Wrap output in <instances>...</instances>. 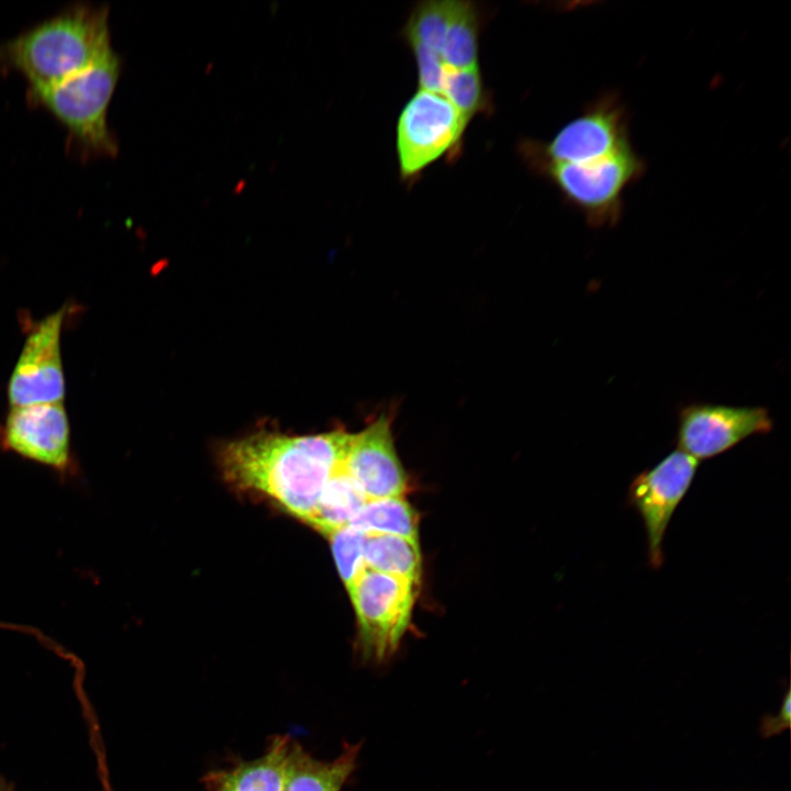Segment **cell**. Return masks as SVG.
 I'll return each instance as SVG.
<instances>
[{
    "instance_id": "obj_4",
    "label": "cell",
    "mask_w": 791,
    "mask_h": 791,
    "mask_svg": "<svg viewBox=\"0 0 791 791\" xmlns=\"http://www.w3.org/2000/svg\"><path fill=\"white\" fill-rule=\"evenodd\" d=\"M535 166L550 179L564 199L581 212L591 229H610L620 222L626 189L646 171L644 158L633 146L589 163Z\"/></svg>"
},
{
    "instance_id": "obj_6",
    "label": "cell",
    "mask_w": 791,
    "mask_h": 791,
    "mask_svg": "<svg viewBox=\"0 0 791 791\" xmlns=\"http://www.w3.org/2000/svg\"><path fill=\"white\" fill-rule=\"evenodd\" d=\"M0 449L49 469L62 482L79 475L63 402L11 406L0 424Z\"/></svg>"
},
{
    "instance_id": "obj_18",
    "label": "cell",
    "mask_w": 791,
    "mask_h": 791,
    "mask_svg": "<svg viewBox=\"0 0 791 791\" xmlns=\"http://www.w3.org/2000/svg\"><path fill=\"white\" fill-rule=\"evenodd\" d=\"M478 15L471 2L456 1L442 48L445 66L464 69L477 66Z\"/></svg>"
},
{
    "instance_id": "obj_22",
    "label": "cell",
    "mask_w": 791,
    "mask_h": 791,
    "mask_svg": "<svg viewBox=\"0 0 791 791\" xmlns=\"http://www.w3.org/2000/svg\"><path fill=\"white\" fill-rule=\"evenodd\" d=\"M411 47L416 59L421 89L441 93L445 71V65L442 57L423 46L411 45Z\"/></svg>"
},
{
    "instance_id": "obj_11",
    "label": "cell",
    "mask_w": 791,
    "mask_h": 791,
    "mask_svg": "<svg viewBox=\"0 0 791 791\" xmlns=\"http://www.w3.org/2000/svg\"><path fill=\"white\" fill-rule=\"evenodd\" d=\"M65 317L63 307L31 326L8 382L11 406L63 402L60 337Z\"/></svg>"
},
{
    "instance_id": "obj_8",
    "label": "cell",
    "mask_w": 791,
    "mask_h": 791,
    "mask_svg": "<svg viewBox=\"0 0 791 791\" xmlns=\"http://www.w3.org/2000/svg\"><path fill=\"white\" fill-rule=\"evenodd\" d=\"M773 424L766 406L693 401L678 409L676 445L700 461L724 454L748 437L770 433Z\"/></svg>"
},
{
    "instance_id": "obj_2",
    "label": "cell",
    "mask_w": 791,
    "mask_h": 791,
    "mask_svg": "<svg viewBox=\"0 0 791 791\" xmlns=\"http://www.w3.org/2000/svg\"><path fill=\"white\" fill-rule=\"evenodd\" d=\"M112 51L109 9L77 3L0 44V71L15 70L30 88L62 81Z\"/></svg>"
},
{
    "instance_id": "obj_16",
    "label": "cell",
    "mask_w": 791,
    "mask_h": 791,
    "mask_svg": "<svg viewBox=\"0 0 791 791\" xmlns=\"http://www.w3.org/2000/svg\"><path fill=\"white\" fill-rule=\"evenodd\" d=\"M290 744L289 738H275L264 756L229 772L219 791H282Z\"/></svg>"
},
{
    "instance_id": "obj_15",
    "label": "cell",
    "mask_w": 791,
    "mask_h": 791,
    "mask_svg": "<svg viewBox=\"0 0 791 791\" xmlns=\"http://www.w3.org/2000/svg\"><path fill=\"white\" fill-rule=\"evenodd\" d=\"M365 567L420 583L422 555L419 539L389 534H367Z\"/></svg>"
},
{
    "instance_id": "obj_12",
    "label": "cell",
    "mask_w": 791,
    "mask_h": 791,
    "mask_svg": "<svg viewBox=\"0 0 791 791\" xmlns=\"http://www.w3.org/2000/svg\"><path fill=\"white\" fill-rule=\"evenodd\" d=\"M392 419L382 413L358 433H352L344 469L368 500L404 497L408 479L398 456Z\"/></svg>"
},
{
    "instance_id": "obj_20",
    "label": "cell",
    "mask_w": 791,
    "mask_h": 791,
    "mask_svg": "<svg viewBox=\"0 0 791 791\" xmlns=\"http://www.w3.org/2000/svg\"><path fill=\"white\" fill-rule=\"evenodd\" d=\"M441 93L467 119L481 111L484 93L478 66L464 69L445 66Z\"/></svg>"
},
{
    "instance_id": "obj_21",
    "label": "cell",
    "mask_w": 791,
    "mask_h": 791,
    "mask_svg": "<svg viewBox=\"0 0 791 791\" xmlns=\"http://www.w3.org/2000/svg\"><path fill=\"white\" fill-rule=\"evenodd\" d=\"M367 534L347 525L328 536L338 573L346 587L365 569L364 547Z\"/></svg>"
},
{
    "instance_id": "obj_17",
    "label": "cell",
    "mask_w": 791,
    "mask_h": 791,
    "mask_svg": "<svg viewBox=\"0 0 791 791\" xmlns=\"http://www.w3.org/2000/svg\"><path fill=\"white\" fill-rule=\"evenodd\" d=\"M349 525L366 534L419 539V515L404 497L367 500Z\"/></svg>"
},
{
    "instance_id": "obj_13",
    "label": "cell",
    "mask_w": 791,
    "mask_h": 791,
    "mask_svg": "<svg viewBox=\"0 0 791 791\" xmlns=\"http://www.w3.org/2000/svg\"><path fill=\"white\" fill-rule=\"evenodd\" d=\"M359 750L360 744H345L337 758L321 761L290 744L282 791H341L356 769Z\"/></svg>"
},
{
    "instance_id": "obj_23",
    "label": "cell",
    "mask_w": 791,
    "mask_h": 791,
    "mask_svg": "<svg viewBox=\"0 0 791 791\" xmlns=\"http://www.w3.org/2000/svg\"><path fill=\"white\" fill-rule=\"evenodd\" d=\"M790 725V693L787 692L786 698L778 714L764 722L762 731L766 736L780 733Z\"/></svg>"
},
{
    "instance_id": "obj_5",
    "label": "cell",
    "mask_w": 791,
    "mask_h": 791,
    "mask_svg": "<svg viewBox=\"0 0 791 791\" xmlns=\"http://www.w3.org/2000/svg\"><path fill=\"white\" fill-rule=\"evenodd\" d=\"M419 583L365 569L347 590L364 658L383 661L398 649L412 617Z\"/></svg>"
},
{
    "instance_id": "obj_19",
    "label": "cell",
    "mask_w": 791,
    "mask_h": 791,
    "mask_svg": "<svg viewBox=\"0 0 791 791\" xmlns=\"http://www.w3.org/2000/svg\"><path fill=\"white\" fill-rule=\"evenodd\" d=\"M456 1H426L412 11L404 34L410 45H419L442 57V48Z\"/></svg>"
},
{
    "instance_id": "obj_10",
    "label": "cell",
    "mask_w": 791,
    "mask_h": 791,
    "mask_svg": "<svg viewBox=\"0 0 791 791\" xmlns=\"http://www.w3.org/2000/svg\"><path fill=\"white\" fill-rule=\"evenodd\" d=\"M698 467L699 460L675 449L631 481L627 503L643 521L648 564L654 569H659L664 562L662 539L666 530L688 492Z\"/></svg>"
},
{
    "instance_id": "obj_7",
    "label": "cell",
    "mask_w": 791,
    "mask_h": 791,
    "mask_svg": "<svg viewBox=\"0 0 791 791\" xmlns=\"http://www.w3.org/2000/svg\"><path fill=\"white\" fill-rule=\"evenodd\" d=\"M628 113L620 97L605 92L568 122L547 144H534V165L542 163L583 164L604 158L632 146Z\"/></svg>"
},
{
    "instance_id": "obj_3",
    "label": "cell",
    "mask_w": 791,
    "mask_h": 791,
    "mask_svg": "<svg viewBox=\"0 0 791 791\" xmlns=\"http://www.w3.org/2000/svg\"><path fill=\"white\" fill-rule=\"evenodd\" d=\"M120 73L121 60L110 51L62 81L30 88L27 96L67 129L68 144L81 157H112L116 155L118 143L108 126L107 113Z\"/></svg>"
},
{
    "instance_id": "obj_14",
    "label": "cell",
    "mask_w": 791,
    "mask_h": 791,
    "mask_svg": "<svg viewBox=\"0 0 791 791\" xmlns=\"http://www.w3.org/2000/svg\"><path fill=\"white\" fill-rule=\"evenodd\" d=\"M367 500L342 465L327 481L308 524L328 537L349 525Z\"/></svg>"
},
{
    "instance_id": "obj_24",
    "label": "cell",
    "mask_w": 791,
    "mask_h": 791,
    "mask_svg": "<svg viewBox=\"0 0 791 791\" xmlns=\"http://www.w3.org/2000/svg\"><path fill=\"white\" fill-rule=\"evenodd\" d=\"M0 791H12V790L9 788V784L7 782L0 781Z\"/></svg>"
},
{
    "instance_id": "obj_1",
    "label": "cell",
    "mask_w": 791,
    "mask_h": 791,
    "mask_svg": "<svg viewBox=\"0 0 791 791\" xmlns=\"http://www.w3.org/2000/svg\"><path fill=\"white\" fill-rule=\"evenodd\" d=\"M350 438L343 428L297 436L261 430L223 445L220 466L230 483L265 494L308 523Z\"/></svg>"
},
{
    "instance_id": "obj_9",
    "label": "cell",
    "mask_w": 791,
    "mask_h": 791,
    "mask_svg": "<svg viewBox=\"0 0 791 791\" xmlns=\"http://www.w3.org/2000/svg\"><path fill=\"white\" fill-rule=\"evenodd\" d=\"M468 120L442 93L419 90L404 105L397 124L402 177H414L454 147Z\"/></svg>"
}]
</instances>
